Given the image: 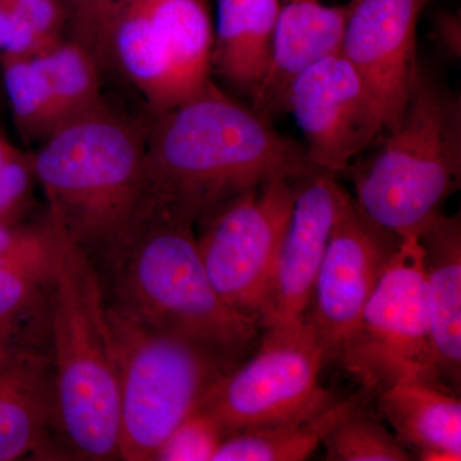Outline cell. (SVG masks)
<instances>
[{
    "instance_id": "obj_28",
    "label": "cell",
    "mask_w": 461,
    "mask_h": 461,
    "mask_svg": "<svg viewBox=\"0 0 461 461\" xmlns=\"http://www.w3.org/2000/svg\"><path fill=\"white\" fill-rule=\"evenodd\" d=\"M35 182L32 153L18 150L0 168V224L25 222L33 206Z\"/></svg>"
},
{
    "instance_id": "obj_13",
    "label": "cell",
    "mask_w": 461,
    "mask_h": 461,
    "mask_svg": "<svg viewBox=\"0 0 461 461\" xmlns=\"http://www.w3.org/2000/svg\"><path fill=\"white\" fill-rule=\"evenodd\" d=\"M430 0H350L341 53L375 108L381 132L402 121L417 69V27Z\"/></svg>"
},
{
    "instance_id": "obj_14",
    "label": "cell",
    "mask_w": 461,
    "mask_h": 461,
    "mask_svg": "<svg viewBox=\"0 0 461 461\" xmlns=\"http://www.w3.org/2000/svg\"><path fill=\"white\" fill-rule=\"evenodd\" d=\"M294 189L293 212L259 321L263 330L304 323L330 233L348 194L327 172L300 178Z\"/></svg>"
},
{
    "instance_id": "obj_30",
    "label": "cell",
    "mask_w": 461,
    "mask_h": 461,
    "mask_svg": "<svg viewBox=\"0 0 461 461\" xmlns=\"http://www.w3.org/2000/svg\"><path fill=\"white\" fill-rule=\"evenodd\" d=\"M45 50L32 27L0 2V56L32 57Z\"/></svg>"
},
{
    "instance_id": "obj_3",
    "label": "cell",
    "mask_w": 461,
    "mask_h": 461,
    "mask_svg": "<svg viewBox=\"0 0 461 461\" xmlns=\"http://www.w3.org/2000/svg\"><path fill=\"white\" fill-rule=\"evenodd\" d=\"M147 124L108 104L67 122L32 153L51 221L94 264L145 211Z\"/></svg>"
},
{
    "instance_id": "obj_29",
    "label": "cell",
    "mask_w": 461,
    "mask_h": 461,
    "mask_svg": "<svg viewBox=\"0 0 461 461\" xmlns=\"http://www.w3.org/2000/svg\"><path fill=\"white\" fill-rule=\"evenodd\" d=\"M32 27L45 48L67 35L66 0H0Z\"/></svg>"
},
{
    "instance_id": "obj_12",
    "label": "cell",
    "mask_w": 461,
    "mask_h": 461,
    "mask_svg": "<svg viewBox=\"0 0 461 461\" xmlns=\"http://www.w3.org/2000/svg\"><path fill=\"white\" fill-rule=\"evenodd\" d=\"M287 111L304 132L312 163L333 176L348 171L381 133L371 98L341 50L294 78Z\"/></svg>"
},
{
    "instance_id": "obj_24",
    "label": "cell",
    "mask_w": 461,
    "mask_h": 461,
    "mask_svg": "<svg viewBox=\"0 0 461 461\" xmlns=\"http://www.w3.org/2000/svg\"><path fill=\"white\" fill-rule=\"evenodd\" d=\"M369 405L346 415L324 436L327 460L409 461L412 454L373 415Z\"/></svg>"
},
{
    "instance_id": "obj_22",
    "label": "cell",
    "mask_w": 461,
    "mask_h": 461,
    "mask_svg": "<svg viewBox=\"0 0 461 461\" xmlns=\"http://www.w3.org/2000/svg\"><path fill=\"white\" fill-rule=\"evenodd\" d=\"M32 57L50 83L59 127L107 104L102 68L77 42L65 38Z\"/></svg>"
},
{
    "instance_id": "obj_5",
    "label": "cell",
    "mask_w": 461,
    "mask_h": 461,
    "mask_svg": "<svg viewBox=\"0 0 461 461\" xmlns=\"http://www.w3.org/2000/svg\"><path fill=\"white\" fill-rule=\"evenodd\" d=\"M351 166L355 202L382 229L418 238L460 184L461 100L418 62L402 121Z\"/></svg>"
},
{
    "instance_id": "obj_9",
    "label": "cell",
    "mask_w": 461,
    "mask_h": 461,
    "mask_svg": "<svg viewBox=\"0 0 461 461\" xmlns=\"http://www.w3.org/2000/svg\"><path fill=\"white\" fill-rule=\"evenodd\" d=\"M327 359L308 321L264 330L253 357L223 375L203 402L226 437L240 430L303 420L335 402L320 384Z\"/></svg>"
},
{
    "instance_id": "obj_32",
    "label": "cell",
    "mask_w": 461,
    "mask_h": 461,
    "mask_svg": "<svg viewBox=\"0 0 461 461\" xmlns=\"http://www.w3.org/2000/svg\"><path fill=\"white\" fill-rule=\"evenodd\" d=\"M18 150H20V149L14 147V145L9 142L8 139L0 132V168H2Z\"/></svg>"
},
{
    "instance_id": "obj_16",
    "label": "cell",
    "mask_w": 461,
    "mask_h": 461,
    "mask_svg": "<svg viewBox=\"0 0 461 461\" xmlns=\"http://www.w3.org/2000/svg\"><path fill=\"white\" fill-rule=\"evenodd\" d=\"M351 3L326 5L321 0H281L268 76L253 99L264 114L287 111L294 78L321 58L341 50Z\"/></svg>"
},
{
    "instance_id": "obj_17",
    "label": "cell",
    "mask_w": 461,
    "mask_h": 461,
    "mask_svg": "<svg viewBox=\"0 0 461 461\" xmlns=\"http://www.w3.org/2000/svg\"><path fill=\"white\" fill-rule=\"evenodd\" d=\"M423 249L430 336L439 379L459 393L461 384V221L438 213L418 236Z\"/></svg>"
},
{
    "instance_id": "obj_18",
    "label": "cell",
    "mask_w": 461,
    "mask_h": 461,
    "mask_svg": "<svg viewBox=\"0 0 461 461\" xmlns=\"http://www.w3.org/2000/svg\"><path fill=\"white\" fill-rule=\"evenodd\" d=\"M281 0H218L212 72L249 98L268 76Z\"/></svg>"
},
{
    "instance_id": "obj_25",
    "label": "cell",
    "mask_w": 461,
    "mask_h": 461,
    "mask_svg": "<svg viewBox=\"0 0 461 461\" xmlns=\"http://www.w3.org/2000/svg\"><path fill=\"white\" fill-rule=\"evenodd\" d=\"M129 3L130 0H66V38L89 51L103 72L112 68V33Z\"/></svg>"
},
{
    "instance_id": "obj_20",
    "label": "cell",
    "mask_w": 461,
    "mask_h": 461,
    "mask_svg": "<svg viewBox=\"0 0 461 461\" xmlns=\"http://www.w3.org/2000/svg\"><path fill=\"white\" fill-rule=\"evenodd\" d=\"M375 395L360 390L303 420L240 430L227 436L213 461H303L346 415L369 405Z\"/></svg>"
},
{
    "instance_id": "obj_8",
    "label": "cell",
    "mask_w": 461,
    "mask_h": 461,
    "mask_svg": "<svg viewBox=\"0 0 461 461\" xmlns=\"http://www.w3.org/2000/svg\"><path fill=\"white\" fill-rule=\"evenodd\" d=\"M213 42L206 0H130L112 33V68L160 113L212 81Z\"/></svg>"
},
{
    "instance_id": "obj_4",
    "label": "cell",
    "mask_w": 461,
    "mask_h": 461,
    "mask_svg": "<svg viewBox=\"0 0 461 461\" xmlns=\"http://www.w3.org/2000/svg\"><path fill=\"white\" fill-rule=\"evenodd\" d=\"M50 339L58 427L68 459L120 460L117 363L104 291L95 264L59 229Z\"/></svg>"
},
{
    "instance_id": "obj_27",
    "label": "cell",
    "mask_w": 461,
    "mask_h": 461,
    "mask_svg": "<svg viewBox=\"0 0 461 461\" xmlns=\"http://www.w3.org/2000/svg\"><path fill=\"white\" fill-rule=\"evenodd\" d=\"M224 438L222 424L211 411L199 406L167 437L153 460L213 461Z\"/></svg>"
},
{
    "instance_id": "obj_10",
    "label": "cell",
    "mask_w": 461,
    "mask_h": 461,
    "mask_svg": "<svg viewBox=\"0 0 461 461\" xmlns=\"http://www.w3.org/2000/svg\"><path fill=\"white\" fill-rule=\"evenodd\" d=\"M294 198V182L278 178L249 191L199 224V254L215 293L258 326Z\"/></svg>"
},
{
    "instance_id": "obj_23",
    "label": "cell",
    "mask_w": 461,
    "mask_h": 461,
    "mask_svg": "<svg viewBox=\"0 0 461 461\" xmlns=\"http://www.w3.org/2000/svg\"><path fill=\"white\" fill-rule=\"evenodd\" d=\"M14 124L26 142H41L59 127L50 83L33 57L0 56Z\"/></svg>"
},
{
    "instance_id": "obj_19",
    "label": "cell",
    "mask_w": 461,
    "mask_h": 461,
    "mask_svg": "<svg viewBox=\"0 0 461 461\" xmlns=\"http://www.w3.org/2000/svg\"><path fill=\"white\" fill-rule=\"evenodd\" d=\"M379 411L418 459L461 460V402L456 393L426 382H400L375 395Z\"/></svg>"
},
{
    "instance_id": "obj_21",
    "label": "cell",
    "mask_w": 461,
    "mask_h": 461,
    "mask_svg": "<svg viewBox=\"0 0 461 461\" xmlns=\"http://www.w3.org/2000/svg\"><path fill=\"white\" fill-rule=\"evenodd\" d=\"M50 275L0 267V362L50 355Z\"/></svg>"
},
{
    "instance_id": "obj_26",
    "label": "cell",
    "mask_w": 461,
    "mask_h": 461,
    "mask_svg": "<svg viewBox=\"0 0 461 461\" xmlns=\"http://www.w3.org/2000/svg\"><path fill=\"white\" fill-rule=\"evenodd\" d=\"M57 242L58 229L48 214L35 223L0 224V267L50 273Z\"/></svg>"
},
{
    "instance_id": "obj_7",
    "label": "cell",
    "mask_w": 461,
    "mask_h": 461,
    "mask_svg": "<svg viewBox=\"0 0 461 461\" xmlns=\"http://www.w3.org/2000/svg\"><path fill=\"white\" fill-rule=\"evenodd\" d=\"M339 364L375 397L400 382H426L448 390L436 368L418 238L400 239Z\"/></svg>"
},
{
    "instance_id": "obj_2",
    "label": "cell",
    "mask_w": 461,
    "mask_h": 461,
    "mask_svg": "<svg viewBox=\"0 0 461 461\" xmlns=\"http://www.w3.org/2000/svg\"><path fill=\"white\" fill-rule=\"evenodd\" d=\"M95 267L109 309L149 329L189 339L232 366L258 338L256 321L215 293L193 224L145 211Z\"/></svg>"
},
{
    "instance_id": "obj_6",
    "label": "cell",
    "mask_w": 461,
    "mask_h": 461,
    "mask_svg": "<svg viewBox=\"0 0 461 461\" xmlns=\"http://www.w3.org/2000/svg\"><path fill=\"white\" fill-rule=\"evenodd\" d=\"M108 313L117 363L120 460H153L167 437L233 366L189 339L149 329L109 306Z\"/></svg>"
},
{
    "instance_id": "obj_31",
    "label": "cell",
    "mask_w": 461,
    "mask_h": 461,
    "mask_svg": "<svg viewBox=\"0 0 461 461\" xmlns=\"http://www.w3.org/2000/svg\"><path fill=\"white\" fill-rule=\"evenodd\" d=\"M436 42L446 57L459 59L461 56V21L459 14L439 12L435 20Z\"/></svg>"
},
{
    "instance_id": "obj_11",
    "label": "cell",
    "mask_w": 461,
    "mask_h": 461,
    "mask_svg": "<svg viewBox=\"0 0 461 461\" xmlns=\"http://www.w3.org/2000/svg\"><path fill=\"white\" fill-rule=\"evenodd\" d=\"M346 195L315 280L305 321L327 364L341 359L357 332L379 276L400 242Z\"/></svg>"
},
{
    "instance_id": "obj_1",
    "label": "cell",
    "mask_w": 461,
    "mask_h": 461,
    "mask_svg": "<svg viewBox=\"0 0 461 461\" xmlns=\"http://www.w3.org/2000/svg\"><path fill=\"white\" fill-rule=\"evenodd\" d=\"M144 172L145 209L195 227L267 182L324 171L269 115L209 81L181 104L151 114Z\"/></svg>"
},
{
    "instance_id": "obj_15",
    "label": "cell",
    "mask_w": 461,
    "mask_h": 461,
    "mask_svg": "<svg viewBox=\"0 0 461 461\" xmlns=\"http://www.w3.org/2000/svg\"><path fill=\"white\" fill-rule=\"evenodd\" d=\"M69 460L58 427L50 355L0 362V461Z\"/></svg>"
}]
</instances>
